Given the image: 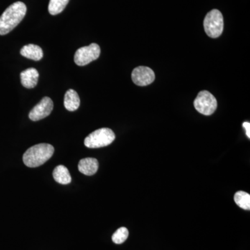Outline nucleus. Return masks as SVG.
I'll return each instance as SVG.
<instances>
[{"mask_svg":"<svg viewBox=\"0 0 250 250\" xmlns=\"http://www.w3.org/2000/svg\"><path fill=\"white\" fill-rule=\"evenodd\" d=\"M27 13V6L22 1L10 5L0 16V35H6L17 27Z\"/></svg>","mask_w":250,"mask_h":250,"instance_id":"1","label":"nucleus"},{"mask_svg":"<svg viewBox=\"0 0 250 250\" xmlns=\"http://www.w3.org/2000/svg\"><path fill=\"white\" fill-rule=\"evenodd\" d=\"M54 152V148L52 145L47 143L35 145L23 154V162L27 167H39L48 161Z\"/></svg>","mask_w":250,"mask_h":250,"instance_id":"2","label":"nucleus"},{"mask_svg":"<svg viewBox=\"0 0 250 250\" xmlns=\"http://www.w3.org/2000/svg\"><path fill=\"white\" fill-rule=\"evenodd\" d=\"M116 139V135L111 129L101 128L88 135L84 140L85 147L100 148L109 146Z\"/></svg>","mask_w":250,"mask_h":250,"instance_id":"3","label":"nucleus"},{"mask_svg":"<svg viewBox=\"0 0 250 250\" xmlns=\"http://www.w3.org/2000/svg\"><path fill=\"white\" fill-rule=\"evenodd\" d=\"M204 27L207 36L216 39L223 34L224 19L222 13L218 9H213L207 14L204 21Z\"/></svg>","mask_w":250,"mask_h":250,"instance_id":"4","label":"nucleus"},{"mask_svg":"<svg viewBox=\"0 0 250 250\" xmlns=\"http://www.w3.org/2000/svg\"><path fill=\"white\" fill-rule=\"evenodd\" d=\"M194 106L199 113L205 116H210L218 106L216 99L207 90H202L194 101Z\"/></svg>","mask_w":250,"mask_h":250,"instance_id":"5","label":"nucleus"},{"mask_svg":"<svg viewBox=\"0 0 250 250\" xmlns=\"http://www.w3.org/2000/svg\"><path fill=\"white\" fill-rule=\"evenodd\" d=\"M101 52L100 46L96 43H92L90 45L81 47L75 52V63L79 66H84L88 63L99 58Z\"/></svg>","mask_w":250,"mask_h":250,"instance_id":"6","label":"nucleus"},{"mask_svg":"<svg viewBox=\"0 0 250 250\" xmlns=\"http://www.w3.org/2000/svg\"><path fill=\"white\" fill-rule=\"evenodd\" d=\"M53 107L52 100L48 97H45L31 110L29 114V119L32 121H39L43 119L50 115Z\"/></svg>","mask_w":250,"mask_h":250,"instance_id":"7","label":"nucleus"},{"mask_svg":"<svg viewBox=\"0 0 250 250\" xmlns=\"http://www.w3.org/2000/svg\"><path fill=\"white\" fill-rule=\"evenodd\" d=\"M131 79L135 84L146 86L153 83L155 80V74L150 67L139 66L133 70Z\"/></svg>","mask_w":250,"mask_h":250,"instance_id":"8","label":"nucleus"},{"mask_svg":"<svg viewBox=\"0 0 250 250\" xmlns=\"http://www.w3.org/2000/svg\"><path fill=\"white\" fill-rule=\"evenodd\" d=\"M39 73L34 67L28 68L21 73V83L26 88H33L37 85Z\"/></svg>","mask_w":250,"mask_h":250,"instance_id":"9","label":"nucleus"},{"mask_svg":"<svg viewBox=\"0 0 250 250\" xmlns=\"http://www.w3.org/2000/svg\"><path fill=\"white\" fill-rule=\"evenodd\" d=\"M98 167V161L94 158H85L79 162V170L85 175H93L96 173Z\"/></svg>","mask_w":250,"mask_h":250,"instance_id":"10","label":"nucleus"},{"mask_svg":"<svg viewBox=\"0 0 250 250\" xmlns=\"http://www.w3.org/2000/svg\"><path fill=\"white\" fill-rule=\"evenodd\" d=\"M21 54L22 57L36 61V62L40 61L43 57L42 49L39 45H34V44H28L24 45L21 49Z\"/></svg>","mask_w":250,"mask_h":250,"instance_id":"11","label":"nucleus"},{"mask_svg":"<svg viewBox=\"0 0 250 250\" xmlns=\"http://www.w3.org/2000/svg\"><path fill=\"white\" fill-rule=\"evenodd\" d=\"M64 106L67 111H75L80 106V98L75 90H67L64 97Z\"/></svg>","mask_w":250,"mask_h":250,"instance_id":"12","label":"nucleus"},{"mask_svg":"<svg viewBox=\"0 0 250 250\" xmlns=\"http://www.w3.org/2000/svg\"><path fill=\"white\" fill-rule=\"evenodd\" d=\"M53 177L56 182L63 185L70 184L72 181L71 175L67 167L62 165L57 166L54 168Z\"/></svg>","mask_w":250,"mask_h":250,"instance_id":"13","label":"nucleus"},{"mask_svg":"<svg viewBox=\"0 0 250 250\" xmlns=\"http://www.w3.org/2000/svg\"><path fill=\"white\" fill-rule=\"evenodd\" d=\"M234 201L238 207L243 209H250V195L244 191H238L234 195Z\"/></svg>","mask_w":250,"mask_h":250,"instance_id":"14","label":"nucleus"},{"mask_svg":"<svg viewBox=\"0 0 250 250\" xmlns=\"http://www.w3.org/2000/svg\"><path fill=\"white\" fill-rule=\"evenodd\" d=\"M70 0H50L49 3L48 11L49 14L52 16H56L61 14Z\"/></svg>","mask_w":250,"mask_h":250,"instance_id":"15","label":"nucleus"},{"mask_svg":"<svg viewBox=\"0 0 250 250\" xmlns=\"http://www.w3.org/2000/svg\"><path fill=\"white\" fill-rule=\"evenodd\" d=\"M129 236V231L126 228H121L116 230L112 236V241L116 244L120 245L124 243Z\"/></svg>","mask_w":250,"mask_h":250,"instance_id":"16","label":"nucleus"},{"mask_svg":"<svg viewBox=\"0 0 250 250\" xmlns=\"http://www.w3.org/2000/svg\"><path fill=\"white\" fill-rule=\"evenodd\" d=\"M243 128L246 130V135L248 138H250V123L249 122H245L243 124Z\"/></svg>","mask_w":250,"mask_h":250,"instance_id":"17","label":"nucleus"}]
</instances>
